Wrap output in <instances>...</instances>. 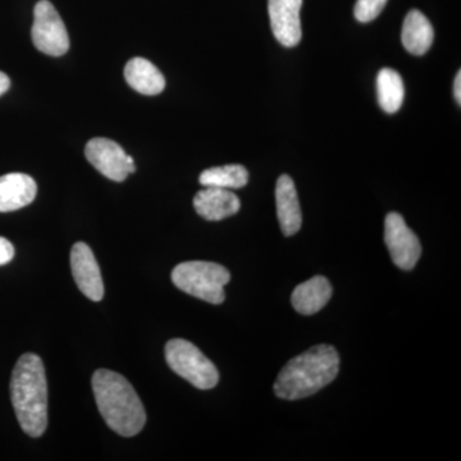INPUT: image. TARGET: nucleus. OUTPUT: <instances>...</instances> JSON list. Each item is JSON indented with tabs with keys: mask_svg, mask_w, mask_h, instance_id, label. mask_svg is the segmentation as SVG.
Segmentation results:
<instances>
[{
	"mask_svg": "<svg viewBox=\"0 0 461 461\" xmlns=\"http://www.w3.org/2000/svg\"><path fill=\"white\" fill-rule=\"evenodd\" d=\"M90 165L109 180L122 182L136 171L131 156H127L121 145L105 138L91 139L85 148Z\"/></svg>",
	"mask_w": 461,
	"mask_h": 461,
	"instance_id": "6e6552de",
	"label": "nucleus"
},
{
	"mask_svg": "<svg viewBox=\"0 0 461 461\" xmlns=\"http://www.w3.org/2000/svg\"><path fill=\"white\" fill-rule=\"evenodd\" d=\"M91 384L99 412L109 429L122 437L139 435L147 423V412L132 384L109 369L94 373Z\"/></svg>",
	"mask_w": 461,
	"mask_h": 461,
	"instance_id": "f257e3e1",
	"label": "nucleus"
},
{
	"mask_svg": "<svg viewBox=\"0 0 461 461\" xmlns=\"http://www.w3.org/2000/svg\"><path fill=\"white\" fill-rule=\"evenodd\" d=\"M194 208L206 221H222L238 213L241 203L230 190L205 187L194 198Z\"/></svg>",
	"mask_w": 461,
	"mask_h": 461,
	"instance_id": "f8f14e48",
	"label": "nucleus"
},
{
	"mask_svg": "<svg viewBox=\"0 0 461 461\" xmlns=\"http://www.w3.org/2000/svg\"><path fill=\"white\" fill-rule=\"evenodd\" d=\"M386 3L387 0H357L354 8L355 18L362 23H371L384 11Z\"/></svg>",
	"mask_w": 461,
	"mask_h": 461,
	"instance_id": "6ab92c4d",
	"label": "nucleus"
},
{
	"mask_svg": "<svg viewBox=\"0 0 461 461\" xmlns=\"http://www.w3.org/2000/svg\"><path fill=\"white\" fill-rule=\"evenodd\" d=\"M200 184L204 187H220V189L233 190L247 186L249 172L244 166L229 165L213 167L205 169L199 177Z\"/></svg>",
	"mask_w": 461,
	"mask_h": 461,
	"instance_id": "a211bd4d",
	"label": "nucleus"
},
{
	"mask_svg": "<svg viewBox=\"0 0 461 461\" xmlns=\"http://www.w3.org/2000/svg\"><path fill=\"white\" fill-rule=\"evenodd\" d=\"M171 277L175 286L184 293L220 305L226 299L224 286L230 281V273L221 264L193 260L178 264Z\"/></svg>",
	"mask_w": 461,
	"mask_h": 461,
	"instance_id": "20e7f679",
	"label": "nucleus"
},
{
	"mask_svg": "<svg viewBox=\"0 0 461 461\" xmlns=\"http://www.w3.org/2000/svg\"><path fill=\"white\" fill-rule=\"evenodd\" d=\"M71 269L81 293L93 302H100L104 296V284L99 264L89 245L77 242L72 247Z\"/></svg>",
	"mask_w": 461,
	"mask_h": 461,
	"instance_id": "1a4fd4ad",
	"label": "nucleus"
},
{
	"mask_svg": "<svg viewBox=\"0 0 461 461\" xmlns=\"http://www.w3.org/2000/svg\"><path fill=\"white\" fill-rule=\"evenodd\" d=\"M276 205L282 233L294 236L299 232L303 223L302 208L297 196L295 184L287 175L280 176L276 185Z\"/></svg>",
	"mask_w": 461,
	"mask_h": 461,
	"instance_id": "9b49d317",
	"label": "nucleus"
},
{
	"mask_svg": "<svg viewBox=\"0 0 461 461\" xmlns=\"http://www.w3.org/2000/svg\"><path fill=\"white\" fill-rule=\"evenodd\" d=\"M377 98L379 105L388 114L396 113L405 98V86L402 76L395 69L384 68L377 76Z\"/></svg>",
	"mask_w": 461,
	"mask_h": 461,
	"instance_id": "f3484780",
	"label": "nucleus"
},
{
	"mask_svg": "<svg viewBox=\"0 0 461 461\" xmlns=\"http://www.w3.org/2000/svg\"><path fill=\"white\" fill-rule=\"evenodd\" d=\"M11 399L18 423L30 437L44 435L48 427V384L42 360L27 353L18 359L11 379Z\"/></svg>",
	"mask_w": 461,
	"mask_h": 461,
	"instance_id": "f03ea898",
	"label": "nucleus"
},
{
	"mask_svg": "<svg viewBox=\"0 0 461 461\" xmlns=\"http://www.w3.org/2000/svg\"><path fill=\"white\" fill-rule=\"evenodd\" d=\"M454 94L455 99L457 100V103L461 104V72H457L456 77H455L454 84Z\"/></svg>",
	"mask_w": 461,
	"mask_h": 461,
	"instance_id": "4be33fe9",
	"label": "nucleus"
},
{
	"mask_svg": "<svg viewBox=\"0 0 461 461\" xmlns=\"http://www.w3.org/2000/svg\"><path fill=\"white\" fill-rule=\"evenodd\" d=\"M38 194L35 180L25 173H8L0 177V213L18 211L32 204Z\"/></svg>",
	"mask_w": 461,
	"mask_h": 461,
	"instance_id": "ddd939ff",
	"label": "nucleus"
},
{
	"mask_svg": "<svg viewBox=\"0 0 461 461\" xmlns=\"http://www.w3.org/2000/svg\"><path fill=\"white\" fill-rule=\"evenodd\" d=\"M332 293L330 281L323 276H315L294 290L291 303L297 313L313 315L327 305Z\"/></svg>",
	"mask_w": 461,
	"mask_h": 461,
	"instance_id": "4468645a",
	"label": "nucleus"
},
{
	"mask_svg": "<svg viewBox=\"0 0 461 461\" xmlns=\"http://www.w3.org/2000/svg\"><path fill=\"white\" fill-rule=\"evenodd\" d=\"M166 360L176 375L199 390H211L220 381V373L214 364L186 339H173L167 342Z\"/></svg>",
	"mask_w": 461,
	"mask_h": 461,
	"instance_id": "39448f33",
	"label": "nucleus"
},
{
	"mask_svg": "<svg viewBox=\"0 0 461 461\" xmlns=\"http://www.w3.org/2000/svg\"><path fill=\"white\" fill-rule=\"evenodd\" d=\"M339 371L338 350L330 345H317L297 355L282 368L273 390L282 400L305 399L329 386Z\"/></svg>",
	"mask_w": 461,
	"mask_h": 461,
	"instance_id": "7ed1b4c3",
	"label": "nucleus"
},
{
	"mask_svg": "<svg viewBox=\"0 0 461 461\" xmlns=\"http://www.w3.org/2000/svg\"><path fill=\"white\" fill-rule=\"evenodd\" d=\"M32 38L36 50L48 56H65L69 50L68 32L50 0H41L33 9Z\"/></svg>",
	"mask_w": 461,
	"mask_h": 461,
	"instance_id": "423d86ee",
	"label": "nucleus"
},
{
	"mask_svg": "<svg viewBox=\"0 0 461 461\" xmlns=\"http://www.w3.org/2000/svg\"><path fill=\"white\" fill-rule=\"evenodd\" d=\"M124 78L142 95H158L166 87L165 76L150 60L136 57L124 67Z\"/></svg>",
	"mask_w": 461,
	"mask_h": 461,
	"instance_id": "2eb2a0df",
	"label": "nucleus"
},
{
	"mask_svg": "<svg viewBox=\"0 0 461 461\" xmlns=\"http://www.w3.org/2000/svg\"><path fill=\"white\" fill-rule=\"evenodd\" d=\"M14 258V248L7 239L0 238V266H5Z\"/></svg>",
	"mask_w": 461,
	"mask_h": 461,
	"instance_id": "aec40b11",
	"label": "nucleus"
},
{
	"mask_svg": "<svg viewBox=\"0 0 461 461\" xmlns=\"http://www.w3.org/2000/svg\"><path fill=\"white\" fill-rule=\"evenodd\" d=\"M302 7L303 0H268L271 29L284 47H296L302 41Z\"/></svg>",
	"mask_w": 461,
	"mask_h": 461,
	"instance_id": "9d476101",
	"label": "nucleus"
},
{
	"mask_svg": "<svg viewBox=\"0 0 461 461\" xmlns=\"http://www.w3.org/2000/svg\"><path fill=\"white\" fill-rule=\"evenodd\" d=\"M384 242H386L391 259L402 271H411L417 266L421 256L420 239L415 235L402 215L388 213L384 221Z\"/></svg>",
	"mask_w": 461,
	"mask_h": 461,
	"instance_id": "0eeeda50",
	"label": "nucleus"
},
{
	"mask_svg": "<svg viewBox=\"0 0 461 461\" xmlns=\"http://www.w3.org/2000/svg\"><path fill=\"white\" fill-rule=\"evenodd\" d=\"M435 30L429 18L412 9L403 20L402 41L403 48L414 56H423L432 47Z\"/></svg>",
	"mask_w": 461,
	"mask_h": 461,
	"instance_id": "dca6fc26",
	"label": "nucleus"
},
{
	"mask_svg": "<svg viewBox=\"0 0 461 461\" xmlns=\"http://www.w3.org/2000/svg\"><path fill=\"white\" fill-rule=\"evenodd\" d=\"M9 87H11V80L5 72H0V96L7 93Z\"/></svg>",
	"mask_w": 461,
	"mask_h": 461,
	"instance_id": "412c9836",
	"label": "nucleus"
}]
</instances>
